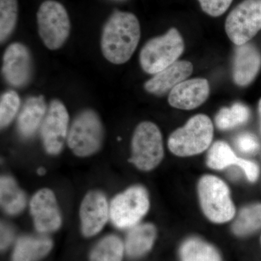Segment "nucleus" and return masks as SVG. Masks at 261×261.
<instances>
[{"mask_svg": "<svg viewBox=\"0 0 261 261\" xmlns=\"http://www.w3.org/2000/svg\"><path fill=\"white\" fill-rule=\"evenodd\" d=\"M141 27L133 13L115 11L103 27L100 47L110 63L122 65L129 61L138 46Z\"/></svg>", "mask_w": 261, "mask_h": 261, "instance_id": "nucleus-1", "label": "nucleus"}, {"mask_svg": "<svg viewBox=\"0 0 261 261\" xmlns=\"http://www.w3.org/2000/svg\"><path fill=\"white\" fill-rule=\"evenodd\" d=\"M105 130L98 113L91 108L81 111L70 125L67 144L77 157L87 158L102 148Z\"/></svg>", "mask_w": 261, "mask_h": 261, "instance_id": "nucleus-2", "label": "nucleus"}, {"mask_svg": "<svg viewBox=\"0 0 261 261\" xmlns=\"http://www.w3.org/2000/svg\"><path fill=\"white\" fill-rule=\"evenodd\" d=\"M214 138V125L208 116L198 114L192 117L185 126L171 134L168 147L175 155H195L204 152Z\"/></svg>", "mask_w": 261, "mask_h": 261, "instance_id": "nucleus-3", "label": "nucleus"}, {"mask_svg": "<svg viewBox=\"0 0 261 261\" xmlns=\"http://www.w3.org/2000/svg\"><path fill=\"white\" fill-rule=\"evenodd\" d=\"M185 50V42L176 28H171L162 36L152 38L141 49V68L154 75L178 61Z\"/></svg>", "mask_w": 261, "mask_h": 261, "instance_id": "nucleus-4", "label": "nucleus"}, {"mask_svg": "<svg viewBox=\"0 0 261 261\" xmlns=\"http://www.w3.org/2000/svg\"><path fill=\"white\" fill-rule=\"evenodd\" d=\"M130 147L129 161L141 171L154 169L164 156L162 134L152 122H142L136 127Z\"/></svg>", "mask_w": 261, "mask_h": 261, "instance_id": "nucleus-5", "label": "nucleus"}, {"mask_svg": "<svg viewBox=\"0 0 261 261\" xmlns=\"http://www.w3.org/2000/svg\"><path fill=\"white\" fill-rule=\"evenodd\" d=\"M198 194L202 211L212 222L223 224L233 219L234 205L229 189L222 180L211 175L204 176L199 181Z\"/></svg>", "mask_w": 261, "mask_h": 261, "instance_id": "nucleus-6", "label": "nucleus"}, {"mask_svg": "<svg viewBox=\"0 0 261 261\" xmlns=\"http://www.w3.org/2000/svg\"><path fill=\"white\" fill-rule=\"evenodd\" d=\"M39 35L45 47L58 50L64 45L70 33V21L64 6L55 0L44 1L37 12Z\"/></svg>", "mask_w": 261, "mask_h": 261, "instance_id": "nucleus-7", "label": "nucleus"}, {"mask_svg": "<svg viewBox=\"0 0 261 261\" xmlns=\"http://www.w3.org/2000/svg\"><path fill=\"white\" fill-rule=\"evenodd\" d=\"M149 208L147 190L143 187L134 186L113 199L110 205V217L117 228H132L147 214Z\"/></svg>", "mask_w": 261, "mask_h": 261, "instance_id": "nucleus-8", "label": "nucleus"}, {"mask_svg": "<svg viewBox=\"0 0 261 261\" xmlns=\"http://www.w3.org/2000/svg\"><path fill=\"white\" fill-rule=\"evenodd\" d=\"M261 30V0H244L225 22L228 39L236 46L247 44Z\"/></svg>", "mask_w": 261, "mask_h": 261, "instance_id": "nucleus-9", "label": "nucleus"}, {"mask_svg": "<svg viewBox=\"0 0 261 261\" xmlns=\"http://www.w3.org/2000/svg\"><path fill=\"white\" fill-rule=\"evenodd\" d=\"M69 114L64 103L59 99H51L40 127L43 147L51 155L63 150L68 135Z\"/></svg>", "mask_w": 261, "mask_h": 261, "instance_id": "nucleus-10", "label": "nucleus"}, {"mask_svg": "<svg viewBox=\"0 0 261 261\" xmlns=\"http://www.w3.org/2000/svg\"><path fill=\"white\" fill-rule=\"evenodd\" d=\"M2 73L11 87L23 88L32 80L34 61L30 49L20 42L10 44L3 58Z\"/></svg>", "mask_w": 261, "mask_h": 261, "instance_id": "nucleus-11", "label": "nucleus"}, {"mask_svg": "<svg viewBox=\"0 0 261 261\" xmlns=\"http://www.w3.org/2000/svg\"><path fill=\"white\" fill-rule=\"evenodd\" d=\"M30 212L39 232H53L61 227V211L56 195L49 189H41L34 194L30 202Z\"/></svg>", "mask_w": 261, "mask_h": 261, "instance_id": "nucleus-12", "label": "nucleus"}, {"mask_svg": "<svg viewBox=\"0 0 261 261\" xmlns=\"http://www.w3.org/2000/svg\"><path fill=\"white\" fill-rule=\"evenodd\" d=\"M110 217V205L105 194L91 190L86 194L81 203V227L84 236L97 234L107 224Z\"/></svg>", "mask_w": 261, "mask_h": 261, "instance_id": "nucleus-13", "label": "nucleus"}, {"mask_svg": "<svg viewBox=\"0 0 261 261\" xmlns=\"http://www.w3.org/2000/svg\"><path fill=\"white\" fill-rule=\"evenodd\" d=\"M210 94V85L205 79L187 80L176 85L169 92L168 102L177 109H195L207 100Z\"/></svg>", "mask_w": 261, "mask_h": 261, "instance_id": "nucleus-14", "label": "nucleus"}, {"mask_svg": "<svg viewBox=\"0 0 261 261\" xmlns=\"http://www.w3.org/2000/svg\"><path fill=\"white\" fill-rule=\"evenodd\" d=\"M261 68V54L250 43L237 46L233 60V80L240 87H246L256 78Z\"/></svg>", "mask_w": 261, "mask_h": 261, "instance_id": "nucleus-15", "label": "nucleus"}, {"mask_svg": "<svg viewBox=\"0 0 261 261\" xmlns=\"http://www.w3.org/2000/svg\"><path fill=\"white\" fill-rule=\"evenodd\" d=\"M193 70L191 62L177 61L147 80L144 84V89L146 92L153 95H165L178 84L187 80L191 75Z\"/></svg>", "mask_w": 261, "mask_h": 261, "instance_id": "nucleus-16", "label": "nucleus"}, {"mask_svg": "<svg viewBox=\"0 0 261 261\" xmlns=\"http://www.w3.org/2000/svg\"><path fill=\"white\" fill-rule=\"evenodd\" d=\"M48 106L43 95L31 96L25 99L17 119L18 133L23 138L29 139L42 126Z\"/></svg>", "mask_w": 261, "mask_h": 261, "instance_id": "nucleus-17", "label": "nucleus"}, {"mask_svg": "<svg viewBox=\"0 0 261 261\" xmlns=\"http://www.w3.org/2000/svg\"><path fill=\"white\" fill-rule=\"evenodd\" d=\"M156 228L154 225L144 224L134 226L127 236L126 250L132 257H139L150 250L155 240Z\"/></svg>", "mask_w": 261, "mask_h": 261, "instance_id": "nucleus-18", "label": "nucleus"}, {"mask_svg": "<svg viewBox=\"0 0 261 261\" xmlns=\"http://www.w3.org/2000/svg\"><path fill=\"white\" fill-rule=\"evenodd\" d=\"M0 202L5 212L13 216L22 212L27 205L25 192L10 176H2L0 180Z\"/></svg>", "mask_w": 261, "mask_h": 261, "instance_id": "nucleus-19", "label": "nucleus"}, {"mask_svg": "<svg viewBox=\"0 0 261 261\" xmlns=\"http://www.w3.org/2000/svg\"><path fill=\"white\" fill-rule=\"evenodd\" d=\"M53 243L49 238L24 237L18 240L13 252V261H37L51 250Z\"/></svg>", "mask_w": 261, "mask_h": 261, "instance_id": "nucleus-20", "label": "nucleus"}, {"mask_svg": "<svg viewBox=\"0 0 261 261\" xmlns=\"http://www.w3.org/2000/svg\"><path fill=\"white\" fill-rule=\"evenodd\" d=\"M181 261H221L216 249L197 238L188 239L180 248Z\"/></svg>", "mask_w": 261, "mask_h": 261, "instance_id": "nucleus-21", "label": "nucleus"}, {"mask_svg": "<svg viewBox=\"0 0 261 261\" xmlns=\"http://www.w3.org/2000/svg\"><path fill=\"white\" fill-rule=\"evenodd\" d=\"M250 116L249 108L237 102L229 108H223L216 116V124L221 130H230L244 124Z\"/></svg>", "mask_w": 261, "mask_h": 261, "instance_id": "nucleus-22", "label": "nucleus"}, {"mask_svg": "<svg viewBox=\"0 0 261 261\" xmlns=\"http://www.w3.org/2000/svg\"><path fill=\"white\" fill-rule=\"evenodd\" d=\"M261 228V204L246 206L239 213L232 230L240 237L247 236Z\"/></svg>", "mask_w": 261, "mask_h": 261, "instance_id": "nucleus-23", "label": "nucleus"}, {"mask_svg": "<svg viewBox=\"0 0 261 261\" xmlns=\"http://www.w3.org/2000/svg\"><path fill=\"white\" fill-rule=\"evenodd\" d=\"M124 252L123 243L118 237L103 238L91 252L90 261H121Z\"/></svg>", "mask_w": 261, "mask_h": 261, "instance_id": "nucleus-24", "label": "nucleus"}, {"mask_svg": "<svg viewBox=\"0 0 261 261\" xmlns=\"http://www.w3.org/2000/svg\"><path fill=\"white\" fill-rule=\"evenodd\" d=\"M239 158L226 142H215L207 154V165L215 170H222L230 166H237Z\"/></svg>", "mask_w": 261, "mask_h": 261, "instance_id": "nucleus-25", "label": "nucleus"}, {"mask_svg": "<svg viewBox=\"0 0 261 261\" xmlns=\"http://www.w3.org/2000/svg\"><path fill=\"white\" fill-rule=\"evenodd\" d=\"M18 15V0H0V42H6L16 25Z\"/></svg>", "mask_w": 261, "mask_h": 261, "instance_id": "nucleus-26", "label": "nucleus"}, {"mask_svg": "<svg viewBox=\"0 0 261 261\" xmlns=\"http://www.w3.org/2000/svg\"><path fill=\"white\" fill-rule=\"evenodd\" d=\"M20 98L14 90L6 91L0 98V126L7 128L20 111Z\"/></svg>", "mask_w": 261, "mask_h": 261, "instance_id": "nucleus-27", "label": "nucleus"}, {"mask_svg": "<svg viewBox=\"0 0 261 261\" xmlns=\"http://www.w3.org/2000/svg\"><path fill=\"white\" fill-rule=\"evenodd\" d=\"M202 10L212 17L224 14L233 0H198Z\"/></svg>", "mask_w": 261, "mask_h": 261, "instance_id": "nucleus-28", "label": "nucleus"}, {"mask_svg": "<svg viewBox=\"0 0 261 261\" xmlns=\"http://www.w3.org/2000/svg\"><path fill=\"white\" fill-rule=\"evenodd\" d=\"M235 143L241 152L246 154L255 153L260 147L256 137L248 132L239 135Z\"/></svg>", "mask_w": 261, "mask_h": 261, "instance_id": "nucleus-29", "label": "nucleus"}, {"mask_svg": "<svg viewBox=\"0 0 261 261\" xmlns=\"http://www.w3.org/2000/svg\"><path fill=\"white\" fill-rule=\"evenodd\" d=\"M237 166L243 170L249 181L252 182L256 181L260 173V170L256 163L239 158Z\"/></svg>", "mask_w": 261, "mask_h": 261, "instance_id": "nucleus-30", "label": "nucleus"}, {"mask_svg": "<svg viewBox=\"0 0 261 261\" xmlns=\"http://www.w3.org/2000/svg\"><path fill=\"white\" fill-rule=\"evenodd\" d=\"M12 235L10 230L5 228V226H2L1 233V247L2 249L5 248L11 241Z\"/></svg>", "mask_w": 261, "mask_h": 261, "instance_id": "nucleus-31", "label": "nucleus"}, {"mask_svg": "<svg viewBox=\"0 0 261 261\" xmlns=\"http://www.w3.org/2000/svg\"><path fill=\"white\" fill-rule=\"evenodd\" d=\"M258 112H259V114H260V121H261V98L260 99V100H259V102H258Z\"/></svg>", "mask_w": 261, "mask_h": 261, "instance_id": "nucleus-32", "label": "nucleus"}, {"mask_svg": "<svg viewBox=\"0 0 261 261\" xmlns=\"http://www.w3.org/2000/svg\"><path fill=\"white\" fill-rule=\"evenodd\" d=\"M38 173L40 175H43L44 173V169L43 168H39L38 170Z\"/></svg>", "mask_w": 261, "mask_h": 261, "instance_id": "nucleus-33", "label": "nucleus"}]
</instances>
